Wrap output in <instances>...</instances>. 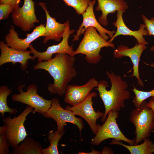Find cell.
<instances>
[{"label":"cell","mask_w":154,"mask_h":154,"mask_svg":"<svg viewBox=\"0 0 154 154\" xmlns=\"http://www.w3.org/2000/svg\"><path fill=\"white\" fill-rule=\"evenodd\" d=\"M75 60L74 56L66 53H57L50 60L38 62L33 66V69L47 71L54 80L53 84L48 85V91L51 94H57L62 96L65 94L68 83L77 75L74 67Z\"/></svg>","instance_id":"obj_1"},{"label":"cell","mask_w":154,"mask_h":154,"mask_svg":"<svg viewBox=\"0 0 154 154\" xmlns=\"http://www.w3.org/2000/svg\"><path fill=\"white\" fill-rule=\"evenodd\" d=\"M106 74L110 80L111 87L108 90L107 82L105 80L99 82L98 86L95 89L98 91L99 96L104 104L105 110L101 121H105L108 114L111 110L119 112L125 106L124 101L130 98V92L127 89L128 85L127 82L122 80L121 77L116 75L112 71H107Z\"/></svg>","instance_id":"obj_2"},{"label":"cell","mask_w":154,"mask_h":154,"mask_svg":"<svg viewBox=\"0 0 154 154\" xmlns=\"http://www.w3.org/2000/svg\"><path fill=\"white\" fill-rule=\"evenodd\" d=\"M83 38L74 55L78 54L85 55L84 57L88 63L97 64L102 58L100 52L102 48L110 47L114 48V45L105 40L99 34L94 27H90L86 30Z\"/></svg>","instance_id":"obj_3"},{"label":"cell","mask_w":154,"mask_h":154,"mask_svg":"<svg viewBox=\"0 0 154 154\" xmlns=\"http://www.w3.org/2000/svg\"><path fill=\"white\" fill-rule=\"evenodd\" d=\"M147 105V101H143L130 114L129 121L135 127V145L149 138L154 128V112Z\"/></svg>","instance_id":"obj_4"},{"label":"cell","mask_w":154,"mask_h":154,"mask_svg":"<svg viewBox=\"0 0 154 154\" xmlns=\"http://www.w3.org/2000/svg\"><path fill=\"white\" fill-rule=\"evenodd\" d=\"M119 115V112L112 110L109 111L104 123L102 125H98L97 132L91 140L92 144L97 145L106 139L112 138L124 141L129 145H135V138L131 139L127 138L118 127L116 119Z\"/></svg>","instance_id":"obj_5"},{"label":"cell","mask_w":154,"mask_h":154,"mask_svg":"<svg viewBox=\"0 0 154 154\" xmlns=\"http://www.w3.org/2000/svg\"><path fill=\"white\" fill-rule=\"evenodd\" d=\"M25 86V84L18 86L17 89L19 93L12 95V101L30 106L34 109L33 112V113L37 112L43 115L50 108L52 100L45 99L39 96L37 93V88L35 84L29 85L27 87L26 91H24L23 88Z\"/></svg>","instance_id":"obj_6"},{"label":"cell","mask_w":154,"mask_h":154,"mask_svg":"<svg viewBox=\"0 0 154 154\" xmlns=\"http://www.w3.org/2000/svg\"><path fill=\"white\" fill-rule=\"evenodd\" d=\"M33 108L27 105L19 115L11 118L10 116L3 119L4 125L5 127V133L11 146L13 148L17 147L27 135L24 126L27 116L33 113Z\"/></svg>","instance_id":"obj_7"},{"label":"cell","mask_w":154,"mask_h":154,"mask_svg":"<svg viewBox=\"0 0 154 154\" xmlns=\"http://www.w3.org/2000/svg\"><path fill=\"white\" fill-rule=\"evenodd\" d=\"M42 116L54 120L57 125V130L60 132L64 131V127L67 123H72L77 126L80 135L81 132L84 127L82 119L76 117L70 110L63 108L57 98L52 100L50 108Z\"/></svg>","instance_id":"obj_8"},{"label":"cell","mask_w":154,"mask_h":154,"mask_svg":"<svg viewBox=\"0 0 154 154\" xmlns=\"http://www.w3.org/2000/svg\"><path fill=\"white\" fill-rule=\"evenodd\" d=\"M95 92H91L83 100L75 105L67 106L66 109L68 110L75 115L80 116L87 123L92 133L95 135L97 131V120L102 117L104 113L98 110L96 112L93 107V98L97 96Z\"/></svg>","instance_id":"obj_9"},{"label":"cell","mask_w":154,"mask_h":154,"mask_svg":"<svg viewBox=\"0 0 154 154\" xmlns=\"http://www.w3.org/2000/svg\"><path fill=\"white\" fill-rule=\"evenodd\" d=\"M65 30L61 42L58 44L48 46L46 51L43 52H38L35 49L31 44L29 47L30 50L35 58H37L38 62L46 61L52 58L53 54L57 53H66L71 56H74V51L72 46H70L68 40L70 35L73 34L74 30L70 29L69 21L66 22Z\"/></svg>","instance_id":"obj_10"},{"label":"cell","mask_w":154,"mask_h":154,"mask_svg":"<svg viewBox=\"0 0 154 154\" xmlns=\"http://www.w3.org/2000/svg\"><path fill=\"white\" fill-rule=\"evenodd\" d=\"M35 2L33 0H24L22 7L14 9L12 13L13 23L24 32L35 27V23H39L36 15Z\"/></svg>","instance_id":"obj_11"},{"label":"cell","mask_w":154,"mask_h":154,"mask_svg":"<svg viewBox=\"0 0 154 154\" xmlns=\"http://www.w3.org/2000/svg\"><path fill=\"white\" fill-rule=\"evenodd\" d=\"M96 2V0L92 1L85 12L82 14V22L76 31V34L74 36L73 41L78 40L80 36L83 34L87 28L90 27L95 28L99 34L106 41L109 37L112 38L116 33L115 31H110L103 27L97 20L94 11V7Z\"/></svg>","instance_id":"obj_12"},{"label":"cell","mask_w":154,"mask_h":154,"mask_svg":"<svg viewBox=\"0 0 154 154\" xmlns=\"http://www.w3.org/2000/svg\"><path fill=\"white\" fill-rule=\"evenodd\" d=\"M45 24H41L36 27L33 32L27 35L24 39L19 37L14 27L11 25L9 32L5 36V43L9 47L19 50L25 51L31 43L38 38L42 36L45 32Z\"/></svg>","instance_id":"obj_13"},{"label":"cell","mask_w":154,"mask_h":154,"mask_svg":"<svg viewBox=\"0 0 154 154\" xmlns=\"http://www.w3.org/2000/svg\"><path fill=\"white\" fill-rule=\"evenodd\" d=\"M0 66L8 62L13 65L17 63L21 64V68L25 71L27 68L29 60L33 61L35 58L30 55V51H23L17 50L8 46L3 40L0 41Z\"/></svg>","instance_id":"obj_14"},{"label":"cell","mask_w":154,"mask_h":154,"mask_svg":"<svg viewBox=\"0 0 154 154\" xmlns=\"http://www.w3.org/2000/svg\"><path fill=\"white\" fill-rule=\"evenodd\" d=\"M146 44H138L129 48L126 45H120L113 52L114 57L119 58L124 56L129 57L133 64V72L131 76H134L137 79L138 84L144 87V84L141 79L139 73V66L140 59L143 51L147 48Z\"/></svg>","instance_id":"obj_15"},{"label":"cell","mask_w":154,"mask_h":154,"mask_svg":"<svg viewBox=\"0 0 154 154\" xmlns=\"http://www.w3.org/2000/svg\"><path fill=\"white\" fill-rule=\"evenodd\" d=\"M126 11L125 10H120L117 11V19L113 23L114 26L116 28V31L113 37L108 41L112 43L117 36H132L135 38L138 44H147L148 43L143 37L148 36V31L146 28L145 24H140L139 29L137 31H133L130 30L125 24L123 18V14Z\"/></svg>","instance_id":"obj_16"},{"label":"cell","mask_w":154,"mask_h":154,"mask_svg":"<svg viewBox=\"0 0 154 154\" xmlns=\"http://www.w3.org/2000/svg\"><path fill=\"white\" fill-rule=\"evenodd\" d=\"M98 82L95 78L90 79L82 86L68 85L64 94V102L73 106L83 100L95 88L98 87Z\"/></svg>","instance_id":"obj_17"},{"label":"cell","mask_w":154,"mask_h":154,"mask_svg":"<svg viewBox=\"0 0 154 154\" xmlns=\"http://www.w3.org/2000/svg\"><path fill=\"white\" fill-rule=\"evenodd\" d=\"M38 5L43 9L46 18L45 32L42 36L44 37L43 43L45 44L50 40L60 41L62 38L65 30L66 22L63 23H59L56 21L55 18L51 17L44 3L40 2Z\"/></svg>","instance_id":"obj_18"},{"label":"cell","mask_w":154,"mask_h":154,"mask_svg":"<svg viewBox=\"0 0 154 154\" xmlns=\"http://www.w3.org/2000/svg\"><path fill=\"white\" fill-rule=\"evenodd\" d=\"M98 4L96 7L97 11H101L102 14L98 19V22L103 26L108 24L107 19L108 15L114 13L120 10H126L128 6L127 3L123 0H97Z\"/></svg>","instance_id":"obj_19"},{"label":"cell","mask_w":154,"mask_h":154,"mask_svg":"<svg viewBox=\"0 0 154 154\" xmlns=\"http://www.w3.org/2000/svg\"><path fill=\"white\" fill-rule=\"evenodd\" d=\"M40 143L33 139L26 137L19 145L14 148L11 154H43Z\"/></svg>","instance_id":"obj_20"},{"label":"cell","mask_w":154,"mask_h":154,"mask_svg":"<svg viewBox=\"0 0 154 154\" xmlns=\"http://www.w3.org/2000/svg\"><path fill=\"white\" fill-rule=\"evenodd\" d=\"M110 145H118L126 148L131 154H152L154 153V144L149 138H146L139 145H127L121 141L113 139L109 143Z\"/></svg>","instance_id":"obj_21"},{"label":"cell","mask_w":154,"mask_h":154,"mask_svg":"<svg viewBox=\"0 0 154 154\" xmlns=\"http://www.w3.org/2000/svg\"><path fill=\"white\" fill-rule=\"evenodd\" d=\"M65 131L62 132H60L57 130L54 132H50L47 138L50 144L47 148H43V154H58V145L59 141L64 135Z\"/></svg>","instance_id":"obj_22"},{"label":"cell","mask_w":154,"mask_h":154,"mask_svg":"<svg viewBox=\"0 0 154 154\" xmlns=\"http://www.w3.org/2000/svg\"><path fill=\"white\" fill-rule=\"evenodd\" d=\"M12 90L7 85L0 87V112L4 119L5 113H9L11 114H15L17 112L15 108H9L7 103V98L8 96L12 93Z\"/></svg>","instance_id":"obj_23"},{"label":"cell","mask_w":154,"mask_h":154,"mask_svg":"<svg viewBox=\"0 0 154 154\" xmlns=\"http://www.w3.org/2000/svg\"><path fill=\"white\" fill-rule=\"evenodd\" d=\"M149 65L154 67V63ZM132 90L135 95L133 102L135 107L139 106L143 101L151 97L154 100V89L150 91H144L137 90L134 86Z\"/></svg>","instance_id":"obj_24"},{"label":"cell","mask_w":154,"mask_h":154,"mask_svg":"<svg viewBox=\"0 0 154 154\" xmlns=\"http://www.w3.org/2000/svg\"><path fill=\"white\" fill-rule=\"evenodd\" d=\"M67 6L73 8L78 15L85 11L91 0H63Z\"/></svg>","instance_id":"obj_25"},{"label":"cell","mask_w":154,"mask_h":154,"mask_svg":"<svg viewBox=\"0 0 154 154\" xmlns=\"http://www.w3.org/2000/svg\"><path fill=\"white\" fill-rule=\"evenodd\" d=\"M5 127L4 125L0 127V154L10 153L9 147L10 145L5 133Z\"/></svg>","instance_id":"obj_26"},{"label":"cell","mask_w":154,"mask_h":154,"mask_svg":"<svg viewBox=\"0 0 154 154\" xmlns=\"http://www.w3.org/2000/svg\"><path fill=\"white\" fill-rule=\"evenodd\" d=\"M14 9L10 4L0 3V21L6 20Z\"/></svg>","instance_id":"obj_27"},{"label":"cell","mask_w":154,"mask_h":154,"mask_svg":"<svg viewBox=\"0 0 154 154\" xmlns=\"http://www.w3.org/2000/svg\"><path fill=\"white\" fill-rule=\"evenodd\" d=\"M141 17L146 26L148 36H154V17L151 18L150 20L143 15H141ZM150 50L151 51H154V45L152 46Z\"/></svg>","instance_id":"obj_28"},{"label":"cell","mask_w":154,"mask_h":154,"mask_svg":"<svg viewBox=\"0 0 154 154\" xmlns=\"http://www.w3.org/2000/svg\"><path fill=\"white\" fill-rule=\"evenodd\" d=\"M21 0H0V3H7L11 4L14 9L17 8L19 6Z\"/></svg>","instance_id":"obj_29"},{"label":"cell","mask_w":154,"mask_h":154,"mask_svg":"<svg viewBox=\"0 0 154 154\" xmlns=\"http://www.w3.org/2000/svg\"><path fill=\"white\" fill-rule=\"evenodd\" d=\"M102 154H114V152L112 149L107 147H104L101 151Z\"/></svg>","instance_id":"obj_30"},{"label":"cell","mask_w":154,"mask_h":154,"mask_svg":"<svg viewBox=\"0 0 154 154\" xmlns=\"http://www.w3.org/2000/svg\"><path fill=\"white\" fill-rule=\"evenodd\" d=\"M147 106L151 109L154 112V100L151 97L149 101L147 102ZM153 132H154V128Z\"/></svg>","instance_id":"obj_31"},{"label":"cell","mask_w":154,"mask_h":154,"mask_svg":"<svg viewBox=\"0 0 154 154\" xmlns=\"http://www.w3.org/2000/svg\"><path fill=\"white\" fill-rule=\"evenodd\" d=\"M78 154H102L101 151H98L94 150L93 148L92 149V152L88 153L79 152Z\"/></svg>","instance_id":"obj_32"}]
</instances>
